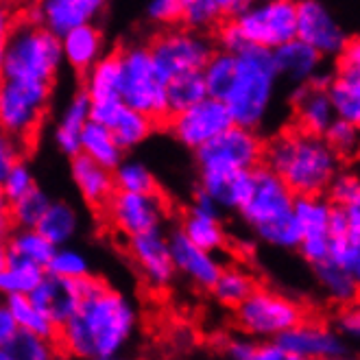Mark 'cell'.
Returning <instances> with one entry per match:
<instances>
[{
  "mask_svg": "<svg viewBox=\"0 0 360 360\" xmlns=\"http://www.w3.org/2000/svg\"><path fill=\"white\" fill-rule=\"evenodd\" d=\"M288 360H341L349 356L347 341L341 332L314 321H300L278 336Z\"/></svg>",
  "mask_w": 360,
  "mask_h": 360,
  "instance_id": "cell-15",
  "label": "cell"
},
{
  "mask_svg": "<svg viewBox=\"0 0 360 360\" xmlns=\"http://www.w3.org/2000/svg\"><path fill=\"white\" fill-rule=\"evenodd\" d=\"M63 63L61 39L39 22H25L5 37V79L53 83Z\"/></svg>",
  "mask_w": 360,
  "mask_h": 360,
  "instance_id": "cell-5",
  "label": "cell"
},
{
  "mask_svg": "<svg viewBox=\"0 0 360 360\" xmlns=\"http://www.w3.org/2000/svg\"><path fill=\"white\" fill-rule=\"evenodd\" d=\"M108 0H37L35 22L55 35H63L72 27L94 22Z\"/></svg>",
  "mask_w": 360,
  "mask_h": 360,
  "instance_id": "cell-25",
  "label": "cell"
},
{
  "mask_svg": "<svg viewBox=\"0 0 360 360\" xmlns=\"http://www.w3.org/2000/svg\"><path fill=\"white\" fill-rule=\"evenodd\" d=\"M59 39H61L63 63H68V66L79 75L88 72L105 55V37L94 22L72 27Z\"/></svg>",
  "mask_w": 360,
  "mask_h": 360,
  "instance_id": "cell-27",
  "label": "cell"
},
{
  "mask_svg": "<svg viewBox=\"0 0 360 360\" xmlns=\"http://www.w3.org/2000/svg\"><path fill=\"white\" fill-rule=\"evenodd\" d=\"M9 31H11V15H9L7 7L0 3V39H5Z\"/></svg>",
  "mask_w": 360,
  "mask_h": 360,
  "instance_id": "cell-59",
  "label": "cell"
},
{
  "mask_svg": "<svg viewBox=\"0 0 360 360\" xmlns=\"http://www.w3.org/2000/svg\"><path fill=\"white\" fill-rule=\"evenodd\" d=\"M164 124L179 144H184L190 151H197L210 140L221 136L227 127L234 124V118H231L227 105L221 98L205 96L193 108L168 116Z\"/></svg>",
  "mask_w": 360,
  "mask_h": 360,
  "instance_id": "cell-12",
  "label": "cell"
},
{
  "mask_svg": "<svg viewBox=\"0 0 360 360\" xmlns=\"http://www.w3.org/2000/svg\"><path fill=\"white\" fill-rule=\"evenodd\" d=\"M262 164L269 166L295 195H326L334 175L343 168L323 136L290 127L264 142Z\"/></svg>",
  "mask_w": 360,
  "mask_h": 360,
  "instance_id": "cell-2",
  "label": "cell"
},
{
  "mask_svg": "<svg viewBox=\"0 0 360 360\" xmlns=\"http://www.w3.org/2000/svg\"><path fill=\"white\" fill-rule=\"evenodd\" d=\"M312 273L316 278V284L321 286L326 297L334 304H352L360 295V284L352 278V273L338 264L334 258H326L321 262L312 264Z\"/></svg>",
  "mask_w": 360,
  "mask_h": 360,
  "instance_id": "cell-31",
  "label": "cell"
},
{
  "mask_svg": "<svg viewBox=\"0 0 360 360\" xmlns=\"http://www.w3.org/2000/svg\"><path fill=\"white\" fill-rule=\"evenodd\" d=\"M295 37L304 39L326 59L336 57L349 39L345 29L323 0H297V31Z\"/></svg>",
  "mask_w": 360,
  "mask_h": 360,
  "instance_id": "cell-18",
  "label": "cell"
},
{
  "mask_svg": "<svg viewBox=\"0 0 360 360\" xmlns=\"http://www.w3.org/2000/svg\"><path fill=\"white\" fill-rule=\"evenodd\" d=\"M127 251H129L144 284L151 290H164L173 284L177 271L173 266L168 238L162 231V227L129 236L127 238Z\"/></svg>",
  "mask_w": 360,
  "mask_h": 360,
  "instance_id": "cell-17",
  "label": "cell"
},
{
  "mask_svg": "<svg viewBox=\"0 0 360 360\" xmlns=\"http://www.w3.org/2000/svg\"><path fill=\"white\" fill-rule=\"evenodd\" d=\"M199 175H223L251 171L262 164L264 140L258 129L231 124L227 129L195 151Z\"/></svg>",
  "mask_w": 360,
  "mask_h": 360,
  "instance_id": "cell-9",
  "label": "cell"
},
{
  "mask_svg": "<svg viewBox=\"0 0 360 360\" xmlns=\"http://www.w3.org/2000/svg\"><path fill=\"white\" fill-rule=\"evenodd\" d=\"M201 72L207 86V94L223 98L225 90L229 88L231 77H234V53L217 49L214 55L207 59L205 68Z\"/></svg>",
  "mask_w": 360,
  "mask_h": 360,
  "instance_id": "cell-43",
  "label": "cell"
},
{
  "mask_svg": "<svg viewBox=\"0 0 360 360\" xmlns=\"http://www.w3.org/2000/svg\"><path fill=\"white\" fill-rule=\"evenodd\" d=\"M44 275L46 269L41 264H35L31 260L18 258L9 253L5 269L0 271V295L3 297H7V295H31Z\"/></svg>",
  "mask_w": 360,
  "mask_h": 360,
  "instance_id": "cell-34",
  "label": "cell"
},
{
  "mask_svg": "<svg viewBox=\"0 0 360 360\" xmlns=\"http://www.w3.org/2000/svg\"><path fill=\"white\" fill-rule=\"evenodd\" d=\"M273 59L280 79L292 83V86L312 83L323 75L326 57L300 37H292L278 49H273Z\"/></svg>",
  "mask_w": 360,
  "mask_h": 360,
  "instance_id": "cell-24",
  "label": "cell"
},
{
  "mask_svg": "<svg viewBox=\"0 0 360 360\" xmlns=\"http://www.w3.org/2000/svg\"><path fill=\"white\" fill-rule=\"evenodd\" d=\"M256 278L245 269V266H223L217 282L212 284V295H214V300L225 306V308H231L234 310L247 295L256 288Z\"/></svg>",
  "mask_w": 360,
  "mask_h": 360,
  "instance_id": "cell-36",
  "label": "cell"
},
{
  "mask_svg": "<svg viewBox=\"0 0 360 360\" xmlns=\"http://www.w3.org/2000/svg\"><path fill=\"white\" fill-rule=\"evenodd\" d=\"M57 352V341L33 332L18 330L13 338L0 347V360H49Z\"/></svg>",
  "mask_w": 360,
  "mask_h": 360,
  "instance_id": "cell-39",
  "label": "cell"
},
{
  "mask_svg": "<svg viewBox=\"0 0 360 360\" xmlns=\"http://www.w3.org/2000/svg\"><path fill=\"white\" fill-rule=\"evenodd\" d=\"M122 63V94L129 108L151 116L158 124L168 118L166 110V79L160 75L149 46L134 44L120 51Z\"/></svg>",
  "mask_w": 360,
  "mask_h": 360,
  "instance_id": "cell-7",
  "label": "cell"
},
{
  "mask_svg": "<svg viewBox=\"0 0 360 360\" xmlns=\"http://www.w3.org/2000/svg\"><path fill=\"white\" fill-rule=\"evenodd\" d=\"M146 46L166 81L181 72H201L207 59L217 51V44L203 31H193L186 27L168 29L155 35Z\"/></svg>",
  "mask_w": 360,
  "mask_h": 360,
  "instance_id": "cell-10",
  "label": "cell"
},
{
  "mask_svg": "<svg viewBox=\"0 0 360 360\" xmlns=\"http://www.w3.org/2000/svg\"><path fill=\"white\" fill-rule=\"evenodd\" d=\"M256 360H288L284 347L278 343V338H266L258 345Z\"/></svg>",
  "mask_w": 360,
  "mask_h": 360,
  "instance_id": "cell-56",
  "label": "cell"
},
{
  "mask_svg": "<svg viewBox=\"0 0 360 360\" xmlns=\"http://www.w3.org/2000/svg\"><path fill=\"white\" fill-rule=\"evenodd\" d=\"M0 186H3V193L7 197V201H15L20 199L22 195H27L31 188L37 186L35 181V175L31 171V166L25 162V160H18L11 168H9V173L3 177V181H0Z\"/></svg>",
  "mask_w": 360,
  "mask_h": 360,
  "instance_id": "cell-46",
  "label": "cell"
},
{
  "mask_svg": "<svg viewBox=\"0 0 360 360\" xmlns=\"http://www.w3.org/2000/svg\"><path fill=\"white\" fill-rule=\"evenodd\" d=\"M334 203L326 195H297L295 197V221L300 227V247L302 258L312 266L330 258L332 251V219Z\"/></svg>",
  "mask_w": 360,
  "mask_h": 360,
  "instance_id": "cell-14",
  "label": "cell"
},
{
  "mask_svg": "<svg viewBox=\"0 0 360 360\" xmlns=\"http://www.w3.org/2000/svg\"><path fill=\"white\" fill-rule=\"evenodd\" d=\"M236 326L258 341L278 338L304 319V306L271 288H253L247 297L234 308Z\"/></svg>",
  "mask_w": 360,
  "mask_h": 360,
  "instance_id": "cell-8",
  "label": "cell"
},
{
  "mask_svg": "<svg viewBox=\"0 0 360 360\" xmlns=\"http://www.w3.org/2000/svg\"><path fill=\"white\" fill-rule=\"evenodd\" d=\"M5 304L13 314L18 330L33 332V334H39L44 338H53V341H57V326L33 304V300L29 297V295H7Z\"/></svg>",
  "mask_w": 360,
  "mask_h": 360,
  "instance_id": "cell-38",
  "label": "cell"
},
{
  "mask_svg": "<svg viewBox=\"0 0 360 360\" xmlns=\"http://www.w3.org/2000/svg\"><path fill=\"white\" fill-rule=\"evenodd\" d=\"M181 3L184 0H151V3L146 5V18L155 25L173 27L179 22Z\"/></svg>",
  "mask_w": 360,
  "mask_h": 360,
  "instance_id": "cell-49",
  "label": "cell"
},
{
  "mask_svg": "<svg viewBox=\"0 0 360 360\" xmlns=\"http://www.w3.org/2000/svg\"><path fill=\"white\" fill-rule=\"evenodd\" d=\"M90 118L108 127L122 151H131L136 146H140L158 127V122L151 116L129 108L122 98L92 103Z\"/></svg>",
  "mask_w": 360,
  "mask_h": 360,
  "instance_id": "cell-19",
  "label": "cell"
},
{
  "mask_svg": "<svg viewBox=\"0 0 360 360\" xmlns=\"http://www.w3.org/2000/svg\"><path fill=\"white\" fill-rule=\"evenodd\" d=\"M18 160H22V144L0 129V181H3V177L9 173V168Z\"/></svg>",
  "mask_w": 360,
  "mask_h": 360,
  "instance_id": "cell-52",
  "label": "cell"
},
{
  "mask_svg": "<svg viewBox=\"0 0 360 360\" xmlns=\"http://www.w3.org/2000/svg\"><path fill=\"white\" fill-rule=\"evenodd\" d=\"M83 90H86L92 103L120 101L122 94L120 51L105 53L88 72H83Z\"/></svg>",
  "mask_w": 360,
  "mask_h": 360,
  "instance_id": "cell-29",
  "label": "cell"
},
{
  "mask_svg": "<svg viewBox=\"0 0 360 360\" xmlns=\"http://www.w3.org/2000/svg\"><path fill=\"white\" fill-rule=\"evenodd\" d=\"M103 210L118 234L129 238L136 234H144V231L160 229L166 219L168 205L160 193L116 190Z\"/></svg>",
  "mask_w": 360,
  "mask_h": 360,
  "instance_id": "cell-13",
  "label": "cell"
},
{
  "mask_svg": "<svg viewBox=\"0 0 360 360\" xmlns=\"http://www.w3.org/2000/svg\"><path fill=\"white\" fill-rule=\"evenodd\" d=\"M354 160H356V164H358V173H360V146H358V151H356Z\"/></svg>",
  "mask_w": 360,
  "mask_h": 360,
  "instance_id": "cell-62",
  "label": "cell"
},
{
  "mask_svg": "<svg viewBox=\"0 0 360 360\" xmlns=\"http://www.w3.org/2000/svg\"><path fill=\"white\" fill-rule=\"evenodd\" d=\"M330 258H334L341 266H345L352 278L360 284V245L341 238V240H332V251Z\"/></svg>",
  "mask_w": 360,
  "mask_h": 360,
  "instance_id": "cell-48",
  "label": "cell"
},
{
  "mask_svg": "<svg viewBox=\"0 0 360 360\" xmlns=\"http://www.w3.org/2000/svg\"><path fill=\"white\" fill-rule=\"evenodd\" d=\"M217 46L227 53H236L247 46V41H245L238 25L234 22V18H225L217 25Z\"/></svg>",
  "mask_w": 360,
  "mask_h": 360,
  "instance_id": "cell-51",
  "label": "cell"
},
{
  "mask_svg": "<svg viewBox=\"0 0 360 360\" xmlns=\"http://www.w3.org/2000/svg\"><path fill=\"white\" fill-rule=\"evenodd\" d=\"M221 212L223 210L214 203V199L197 188L193 203H190L186 214L181 217L179 229L199 247L219 253L227 245V234L221 223Z\"/></svg>",
  "mask_w": 360,
  "mask_h": 360,
  "instance_id": "cell-22",
  "label": "cell"
},
{
  "mask_svg": "<svg viewBox=\"0 0 360 360\" xmlns=\"http://www.w3.org/2000/svg\"><path fill=\"white\" fill-rule=\"evenodd\" d=\"M223 20L221 9L217 7L214 0H184L179 22L186 29L193 31H210L217 29V25Z\"/></svg>",
  "mask_w": 360,
  "mask_h": 360,
  "instance_id": "cell-44",
  "label": "cell"
},
{
  "mask_svg": "<svg viewBox=\"0 0 360 360\" xmlns=\"http://www.w3.org/2000/svg\"><path fill=\"white\" fill-rule=\"evenodd\" d=\"M5 79V39H0V81Z\"/></svg>",
  "mask_w": 360,
  "mask_h": 360,
  "instance_id": "cell-61",
  "label": "cell"
},
{
  "mask_svg": "<svg viewBox=\"0 0 360 360\" xmlns=\"http://www.w3.org/2000/svg\"><path fill=\"white\" fill-rule=\"evenodd\" d=\"M345 217V225H347V240L360 245V190L358 193L345 201L343 205H338Z\"/></svg>",
  "mask_w": 360,
  "mask_h": 360,
  "instance_id": "cell-54",
  "label": "cell"
},
{
  "mask_svg": "<svg viewBox=\"0 0 360 360\" xmlns=\"http://www.w3.org/2000/svg\"><path fill=\"white\" fill-rule=\"evenodd\" d=\"M7 260H9V247H7V238L0 236V271L5 269Z\"/></svg>",
  "mask_w": 360,
  "mask_h": 360,
  "instance_id": "cell-60",
  "label": "cell"
},
{
  "mask_svg": "<svg viewBox=\"0 0 360 360\" xmlns=\"http://www.w3.org/2000/svg\"><path fill=\"white\" fill-rule=\"evenodd\" d=\"M51 197L39 186L31 188L27 195L9 203V221L15 227H35L46 212Z\"/></svg>",
  "mask_w": 360,
  "mask_h": 360,
  "instance_id": "cell-40",
  "label": "cell"
},
{
  "mask_svg": "<svg viewBox=\"0 0 360 360\" xmlns=\"http://www.w3.org/2000/svg\"><path fill=\"white\" fill-rule=\"evenodd\" d=\"M295 197L297 195L269 166L260 164L251 168L249 193L236 212L266 247L297 251L302 236L295 221Z\"/></svg>",
  "mask_w": 360,
  "mask_h": 360,
  "instance_id": "cell-3",
  "label": "cell"
},
{
  "mask_svg": "<svg viewBox=\"0 0 360 360\" xmlns=\"http://www.w3.org/2000/svg\"><path fill=\"white\" fill-rule=\"evenodd\" d=\"M328 79L330 75H321L312 83L304 86H292L290 92V108L295 127L306 134L323 136L326 129L336 118L332 98L328 94Z\"/></svg>",
  "mask_w": 360,
  "mask_h": 360,
  "instance_id": "cell-21",
  "label": "cell"
},
{
  "mask_svg": "<svg viewBox=\"0 0 360 360\" xmlns=\"http://www.w3.org/2000/svg\"><path fill=\"white\" fill-rule=\"evenodd\" d=\"M11 229H13V225L9 221V201L3 193V186H0V236L7 238Z\"/></svg>",
  "mask_w": 360,
  "mask_h": 360,
  "instance_id": "cell-58",
  "label": "cell"
},
{
  "mask_svg": "<svg viewBox=\"0 0 360 360\" xmlns=\"http://www.w3.org/2000/svg\"><path fill=\"white\" fill-rule=\"evenodd\" d=\"M323 138L330 144V149L341 160H354L358 146H360V129L356 124L338 118V116L332 120V124L326 129Z\"/></svg>",
  "mask_w": 360,
  "mask_h": 360,
  "instance_id": "cell-45",
  "label": "cell"
},
{
  "mask_svg": "<svg viewBox=\"0 0 360 360\" xmlns=\"http://www.w3.org/2000/svg\"><path fill=\"white\" fill-rule=\"evenodd\" d=\"M247 44L278 49L297 31V0H256L234 18Z\"/></svg>",
  "mask_w": 360,
  "mask_h": 360,
  "instance_id": "cell-11",
  "label": "cell"
},
{
  "mask_svg": "<svg viewBox=\"0 0 360 360\" xmlns=\"http://www.w3.org/2000/svg\"><path fill=\"white\" fill-rule=\"evenodd\" d=\"M166 238H168V249H171L175 271L184 275L193 286L201 290H210L223 269L221 258L214 251H207L197 243H193L179 227L173 229L171 234H166Z\"/></svg>",
  "mask_w": 360,
  "mask_h": 360,
  "instance_id": "cell-20",
  "label": "cell"
},
{
  "mask_svg": "<svg viewBox=\"0 0 360 360\" xmlns=\"http://www.w3.org/2000/svg\"><path fill=\"white\" fill-rule=\"evenodd\" d=\"M83 290H86V278L68 280V278H57V275L46 273L29 297L59 330V326L66 323L72 316V312L77 310L83 297Z\"/></svg>",
  "mask_w": 360,
  "mask_h": 360,
  "instance_id": "cell-23",
  "label": "cell"
},
{
  "mask_svg": "<svg viewBox=\"0 0 360 360\" xmlns=\"http://www.w3.org/2000/svg\"><path fill=\"white\" fill-rule=\"evenodd\" d=\"M46 273L57 275V278H68V280H81L92 275V264L86 253L79 249H72L68 245H61L55 249L46 264Z\"/></svg>",
  "mask_w": 360,
  "mask_h": 360,
  "instance_id": "cell-42",
  "label": "cell"
},
{
  "mask_svg": "<svg viewBox=\"0 0 360 360\" xmlns=\"http://www.w3.org/2000/svg\"><path fill=\"white\" fill-rule=\"evenodd\" d=\"M360 190V173L354 171H338L334 175V179L330 181L326 197L334 203V205H343L345 201H349L356 193Z\"/></svg>",
  "mask_w": 360,
  "mask_h": 360,
  "instance_id": "cell-47",
  "label": "cell"
},
{
  "mask_svg": "<svg viewBox=\"0 0 360 360\" xmlns=\"http://www.w3.org/2000/svg\"><path fill=\"white\" fill-rule=\"evenodd\" d=\"M336 330L341 332L345 341L360 343V300L345 304L336 319Z\"/></svg>",
  "mask_w": 360,
  "mask_h": 360,
  "instance_id": "cell-50",
  "label": "cell"
},
{
  "mask_svg": "<svg viewBox=\"0 0 360 360\" xmlns=\"http://www.w3.org/2000/svg\"><path fill=\"white\" fill-rule=\"evenodd\" d=\"M116 190H129V193H158V179L146 164L138 160H122L114 168Z\"/></svg>",
  "mask_w": 360,
  "mask_h": 360,
  "instance_id": "cell-41",
  "label": "cell"
},
{
  "mask_svg": "<svg viewBox=\"0 0 360 360\" xmlns=\"http://www.w3.org/2000/svg\"><path fill=\"white\" fill-rule=\"evenodd\" d=\"M207 94V86L203 72H181L166 81V110L168 116L193 108L195 103L203 101ZM166 122V120H164Z\"/></svg>",
  "mask_w": 360,
  "mask_h": 360,
  "instance_id": "cell-35",
  "label": "cell"
},
{
  "mask_svg": "<svg viewBox=\"0 0 360 360\" xmlns=\"http://www.w3.org/2000/svg\"><path fill=\"white\" fill-rule=\"evenodd\" d=\"M7 247L11 256L31 260L44 269L57 249L37 227H15V231H9L7 236Z\"/></svg>",
  "mask_w": 360,
  "mask_h": 360,
  "instance_id": "cell-37",
  "label": "cell"
},
{
  "mask_svg": "<svg viewBox=\"0 0 360 360\" xmlns=\"http://www.w3.org/2000/svg\"><path fill=\"white\" fill-rule=\"evenodd\" d=\"M256 352H258V343L249 334L229 338L223 347V354L231 360H256Z\"/></svg>",
  "mask_w": 360,
  "mask_h": 360,
  "instance_id": "cell-53",
  "label": "cell"
},
{
  "mask_svg": "<svg viewBox=\"0 0 360 360\" xmlns=\"http://www.w3.org/2000/svg\"><path fill=\"white\" fill-rule=\"evenodd\" d=\"M55 247L68 245L79 229V214L68 201H53L49 203L46 212L41 214L39 223L35 225Z\"/></svg>",
  "mask_w": 360,
  "mask_h": 360,
  "instance_id": "cell-33",
  "label": "cell"
},
{
  "mask_svg": "<svg viewBox=\"0 0 360 360\" xmlns=\"http://www.w3.org/2000/svg\"><path fill=\"white\" fill-rule=\"evenodd\" d=\"M90 110H92V101L86 94V90L81 88L70 96V101L66 103V108H63V112L57 120L53 140H55L57 149L68 160L75 158L77 153H81L79 136H81L83 127H86V122L90 120Z\"/></svg>",
  "mask_w": 360,
  "mask_h": 360,
  "instance_id": "cell-28",
  "label": "cell"
},
{
  "mask_svg": "<svg viewBox=\"0 0 360 360\" xmlns=\"http://www.w3.org/2000/svg\"><path fill=\"white\" fill-rule=\"evenodd\" d=\"M70 177H72L77 193L90 207L103 210L105 203L110 201V197L116 193L112 168L90 160L83 153H77L75 158H70Z\"/></svg>",
  "mask_w": 360,
  "mask_h": 360,
  "instance_id": "cell-26",
  "label": "cell"
},
{
  "mask_svg": "<svg viewBox=\"0 0 360 360\" xmlns=\"http://www.w3.org/2000/svg\"><path fill=\"white\" fill-rule=\"evenodd\" d=\"M79 144H81L83 155H88L90 160L112 168V171L124 160V151L120 149V144L116 142L114 134L105 124H101L92 118L81 129Z\"/></svg>",
  "mask_w": 360,
  "mask_h": 360,
  "instance_id": "cell-32",
  "label": "cell"
},
{
  "mask_svg": "<svg viewBox=\"0 0 360 360\" xmlns=\"http://www.w3.org/2000/svg\"><path fill=\"white\" fill-rule=\"evenodd\" d=\"M217 7L221 9V15L223 20L225 18H236L238 13H243L251 3H256V0H214Z\"/></svg>",
  "mask_w": 360,
  "mask_h": 360,
  "instance_id": "cell-57",
  "label": "cell"
},
{
  "mask_svg": "<svg viewBox=\"0 0 360 360\" xmlns=\"http://www.w3.org/2000/svg\"><path fill=\"white\" fill-rule=\"evenodd\" d=\"M53 83L31 79L0 81V129L20 144H31L46 118Z\"/></svg>",
  "mask_w": 360,
  "mask_h": 360,
  "instance_id": "cell-6",
  "label": "cell"
},
{
  "mask_svg": "<svg viewBox=\"0 0 360 360\" xmlns=\"http://www.w3.org/2000/svg\"><path fill=\"white\" fill-rule=\"evenodd\" d=\"M251 186V171L223 173V175H199V190L214 199L221 210L236 212L245 201Z\"/></svg>",
  "mask_w": 360,
  "mask_h": 360,
  "instance_id": "cell-30",
  "label": "cell"
},
{
  "mask_svg": "<svg viewBox=\"0 0 360 360\" xmlns=\"http://www.w3.org/2000/svg\"><path fill=\"white\" fill-rule=\"evenodd\" d=\"M334 112L360 129V37H349L328 79Z\"/></svg>",
  "mask_w": 360,
  "mask_h": 360,
  "instance_id": "cell-16",
  "label": "cell"
},
{
  "mask_svg": "<svg viewBox=\"0 0 360 360\" xmlns=\"http://www.w3.org/2000/svg\"><path fill=\"white\" fill-rule=\"evenodd\" d=\"M138 330V310L122 290L88 275L72 316L57 330V347L75 358H118Z\"/></svg>",
  "mask_w": 360,
  "mask_h": 360,
  "instance_id": "cell-1",
  "label": "cell"
},
{
  "mask_svg": "<svg viewBox=\"0 0 360 360\" xmlns=\"http://www.w3.org/2000/svg\"><path fill=\"white\" fill-rule=\"evenodd\" d=\"M15 332H18V326H15L11 310L7 308L5 302H0V347L7 345Z\"/></svg>",
  "mask_w": 360,
  "mask_h": 360,
  "instance_id": "cell-55",
  "label": "cell"
},
{
  "mask_svg": "<svg viewBox=\"0 0 360 360\" xmlns=\"http://www.w3.org/2000/svg\"><path fill=\"white\" fill-rule=\"evenodd\" d=\"M280 75L275 68L273 51L247 44L234 53V77L223 94V103L234 118V124L260 129L266 122L275 96H278Z\"/></svg>",
  "mask_w": 360,
  "mask_h": 360,
  "instance_id": "cell-4",
  "label": "cell"
}]
</instances>
